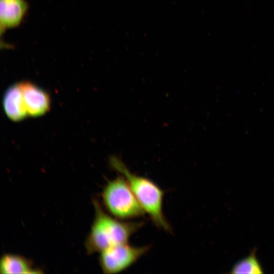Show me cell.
Listing matches in <instances>:
<instances>
[{
  "mask_svg": "<svg viewBox=\"0 0 274 274\" xmlns=\"http://www.w3.org/2000/svg\"><path fill=\"white\" fill-rule=\"evenodd\" d=\"M0 272L3 274L42 273L41 270L34 267L28 259L14 254H5L1 257Z\"/></svg>",
  "mask_w": 274,
  "mask_h": 274,
  "instance_id": "cell-8",
  "label": "cell"
},
{
  "mask_svg": "<svg viewBox=\"0 0 274 274\" xmlns=\"http://www.w3.org/2000/svg\"><path fill=\"white\" fill-rule=\"evenodd\" d=\"M101 198L105 209L117 219L129 220L143 216L146 213L123 175L107 183Z\"/></svg>",
  "mask_w": 274,
  "mask_h": 274,
  "instance_id": "cell-3",
  "label": "cell"
},
{
  "mask_svg": "<svg viewBox=\"0 0 274 274\" xmlns=\"http://www.w3.org/2000/svg\"><path fill=\"white\" fill-rule=\"evenodd\" d=\"M28 8V4L25 0H0L1 29L19 26Z\"/></svg>",
  "mask_w": 274,
  "mask_h": 274,
  "instance_id": "cell-7",
  "label": "cell"
},
{
  "mask_svg": "<svg viewBox=\"0 0 274 274\" xmlns=\"http://www.w3.org/2000/svg\"><path fill=\"white\" fill-rule=\"evenodd\" d=\"M3 104L6 114L13 121H20L28 115L20 83L13 84L7 89L4 93Z\"/></svg>",
  "mask_w": 274,
  "mask_h": 274,
  "instance_id": "cell-6",
  "label": "cell"
},
{
  "mask_svg": "<svg viewBox=\"0 0 274 274\" xmlns=\"http://www.w3.org/2000/svg\"><path fill=\"white\" fill-rule=\"evenodd\" d=\"M94 218L85 247L89 254L128 243L130 237L145 224L143 221L122 220L110 216L96 199L93 200Z\"/></svg>",
  "mask_w": 274,
  "mask_h": 274,
  "instance_id": "cell-1",
  "label": "cell"
},
{
  "mask_svg": "<svg viewBox=\"0 0 274 274\" xmlns=\"http://www.w3.org/2000/svg\"><path fill=\"white\" fill-rule=\"evenodd\" d=\"M231 273H263V269L256 257V249L253 250L246 257L236 263L230 271Z\"/></svg>",
  "mask_w": 274,
  "mask_h": 274,
  "instance_id": "cell-9",
  "label": "cell"
},
{
  "mask_svg": "<svg viewBox=\"0 0 274 274\" xmlns=\"http://www.w3.org/2000/svg\"><path fill=\"white\" fill-rule=\"evenodd\" d=\"M20 84L28 115L38 117L48 112L50 99L47 92L29 82H21Z\"/></svg>",
  "mask_w": 274,
  "mask_h": 274,
  "instance_id": "cell-5",
  "label": "cell"
},
{
  "mask_svg": "<svg viewBox=\"0 0 274 274\" xmlns=\"http://www.w3.org/2000/svg\"><path fill=\"white\" fill-rule=\"evenodd\" d=\"M110 162L113 168L126 178L138 202L154 225L171 232L170 225L163 212L164 191L152 180L132 173L118 158L111 157Z\"/></svg>",
  "mask_w": 274,
  "mask_h": 274,
  "instance_id": "cell-2",
  "label": "cell"
},
{
  "mask_svg": "<svg viewBox=\"0 0 274 274\" xmlns=\"http://www.w3.org/2000/svg\"><path fill=\"white\" fill-rule=\"evenodd\" d=\"M150 248V246L135 247L128 243L111 247L100 252L99 265L105 273L120 272L132 266Z\"/></svg>",
  "mask_w": 274,
  "mask_h": 274,
  "instance_id": "cell-4",
  "label": "cell"
}]
</instances>
